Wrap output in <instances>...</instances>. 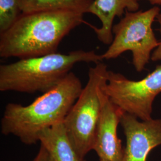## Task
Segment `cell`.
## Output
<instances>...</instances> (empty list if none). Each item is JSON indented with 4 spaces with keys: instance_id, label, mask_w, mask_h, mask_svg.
I'll list each match as a JSON object with an SVG mask.
<instances>
[{
    "instance_id": "obj_7",
    "label": "cell",
    "mask_w": 161,
    "mask_h": 161,
    "mask_svg": "<svg viewBox=\"0 0 161 161\" xmlns=\"http://www.w3.org/2000/svg\"><path fill=\"white\" fill-rule=\"evenodd\" d=\"M103 86L100 91L101 110L92 150L100 160L122 161L124 148L118 136V127L124 112L111 101Z\"/></svg>"
},
{
    "instance_id": "obj_4",
    "label": "cell",
    "mask_w": 161,
    "mask_h": 161,
    "mask_svg": "<svg viewBox=\"0 0 161 161\" xmlns=\"http://www.w3.org/2000/svg\"><path fill=\"white\" fill-rule=\"evenodd\" d=\"M108 72L107 65L102 62L90 68L86 85L64 119L69 140L84 159L93 149L101 110L100 91L107 80Z\"/></svg>"
},
{
    "instance_id": "obj_8",
    "label": "cell",
    "mask_w": 161,
    "mask_h": 161,
    "mask_svg": "<svg viewBox=\"0 0 161 161\" xmlns=\"http://www.w3.org/2000/svg\"><path fill=\"white\" fill-rule=\"evenodd\" d=\"M120 124L126 138L122 161H147L151 151L161 145V119L141 121L124 113Z\"/></svg>"
},
{
    "instance_id": "obj_3",
    "label": "cell",
    "mask_w": 161,
    "mask_h": 161,
    "mask_svg": "<svg viewBox=\"0 0 161 161\" xmlns=\"http://www.w3.org/2000/svg\"><path fill=\"white\" fill-rule=\"evenodd\" d=\"M95 51L75 50L66 54L55 53L37 58L19 59L0 66V92L24 93L51 90L78 63L102 62Z\"/></svg>"
},
{
    "instance_id": "obj_16",
    "label": "cell",
    "mask_w": 161,
    "mask_h": 161,
    "mask_svg": "<svg viewBox=\"0 0 161 161\" xmlns=\"http://www.w3.org/2000/svg\"><path fill=\"white\" fill-rule=\"evenodd\" d=\"M100 161H104V160H100Z\"/></svg>"
},
{
    "instance_id": "obj_13",
    "label": "cell",
    "mask_w": 161,
    "mask_h": 161,
    "mask_svg": "<svg viewBox=\"0 0 161 161\" xmlns=\"http://www.w3.org/2000/svg\"><path fill=\"white\" fill-rule=\"evenodd\" d=\"M156 20L159 25V31L161 34V13H160L156 17ZM151 60L153 62H157L161 60V41L159 42V46L153 52L151 57Z\"/></svg>"
},
{
    "instance_id": "obj_9",
    "label": "cell",
    "mask_w": 161,
    "mask_h": 161,
    "mask_svg": "<svg viewBox=\"0 0 161 161\" xmlns=\"http://www.w3.org/2000/svg\"><path fill=\"white\" fill-rule=\"evenodd\" d=\"M137 0H94L88 13L95 15L102 26L97 28L89 24L96 33L98 40L106 45H110L114 39L112 28L115 17H121L126 11L139 10Z\"/></svg>"
},
{
    "instance_id": "obj_5",
    "label": "cell",
    "mask_w": 161,
    "mask_h": 161,
    "mask_svg": "<svg viewBox=\"0 0 161 161\" xmlns=\"http://www.w3.org/2000/svg\"><path fill=\"white\" fill-rule=\"evenodd\" d=\"M160 11L158 6L145 11L127 10L119 22L114 25V39L108 50L101 55L102 59H114L130 51L136 70L142 72L159 44L152 25Z\"/></svg>"
},
{
    "instance_id": "obj_10",
    "label": "cell",
    "mask_w": 161,
    "mask_h": 161,
    "mask_svg": "<svg viewBox=\"0 0 161 161\" xmlns=\"http://www.w3.org/2000/svg\"><path fill=\"white\" fill-rule=\"evenodd\" d=\"M39 142L46 150L48 161H86L72 144L64 122L42 131L39 135Z\"/></svg>"
},
{
    "instance_id": "obj_2",
    "label": "cell",
    "mask_w": 161,
    "mask_h": 161,
    "mask_svg": "<svg viewBox=\"0 0 161 161\" xmlns=\"http://www.w3.org/2000/svg\"><path fill=\"white\" fill-rule=\"evenodd\" d=\"M82 88L80 78L70 72L29 105L7 104L1 120V133L14 136L26 145L38 143L42 131L64 122Z\"/></svg>"
},
{
    "instance_id": "obj_14",
    "label": "cell",
    "mask_w": 161,
    "mask_h": 161,
    "mask_svg": "<svg viewBox=\"0 0 161 161\" xmlns=\"http://www.w3.org/2000/svg\"><path fill=\"white\" fill-rule=\"evenodd\" d=\"M32 161H48L46 150L42 144H41L38 152Z\"/></svg>"
},
{
    "instance_id": "obj_1",
    "label": "cell",
    "mask_w": 161,
    "mask_h": 161,
    "mask_svg": "<svg viewBox=\"0 0 161 161\" xmlns=\"http://www.w3.org/2000/svg\"><path fill=\"white\" fill-rule=\"evenodd\" d=\"M84 15L72 10L22 13L0 34V57L23 59L57 53L64 38L85 22Z\"/></svg>"
},
{
    "instance_id": "obj_12",
    "label": "cell",
    "mask_w": 161,
    "mask_h": 161,
    "mask_svg": "<svg viewBox=\"0 0 161 161\" xmlns=\"http://www.w3.org/2000/svg\"><path fill=\"white\" fill-rule=\"evenodd\" d=\"M22 14L19 0H0V34L11 28Z\"/></svg>"
},
{
    "instance_id": "obj_11",
    "label": "cell",
    "mask_w": 161,
    "mask_h": 161,
    "mask_svg": "<svg viewBox=\"0 0 161 161\" xmlns=\"http://www.w3.org/2000/svg\"><path fill=\"white\" fill-rule=\"evenodd\" d=\"M94 0H19L23 13L52 10H72L88 13Z\"/></svg>"
},
{
    "instance_id": "obj_15",
    "label": "cell",
    "mask_w": 161,
    "mask_h": 161,
    "mask_svg": "<svg viewBox=\"0 0 161 161\" xmlns=\"http://www.w3.org/2000/svg\"><path fill=\"white\" fill-rule=\"evenodd\" d=\"M138 1L141 0H137ZM149 1L152 5H155V6H161V0H146Z\"/></svg>"
},
{
    "instance_id": "obj_6",
    "label": "cell",
    "mask_w": 161,
    "mask_h": 161,
    "mask_svg": "<svg viewBox=\"0 0 161 161\" xmlns=\"http://www.w3.org/2000/svg\"><path fill=\"white\" fill-rule=\"evenodd\" d=\"M103 89L124 113L141 121L150 120L153 102L161 92V64L139 80H130L120 73L109 70Z\"/></svg>"
}]
</instances>
